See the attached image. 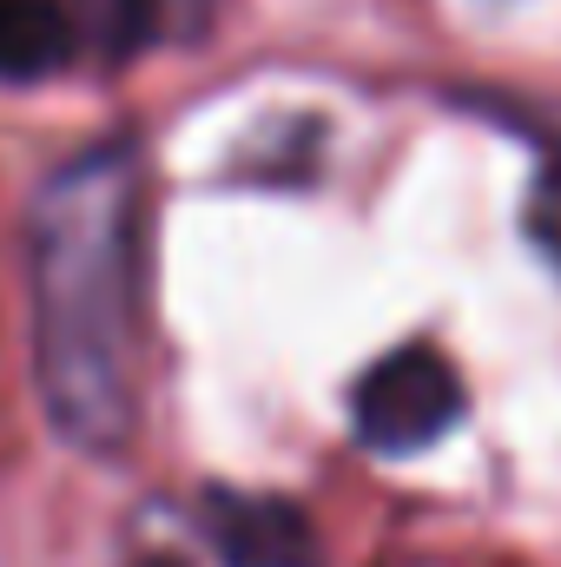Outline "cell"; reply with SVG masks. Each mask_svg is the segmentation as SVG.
I'll use <instances>...</instances> for the list:
<instances>
[{
	"mask_svg": "<svg viewBox=\"0 0 561 567\" xmlns=\"http://www.w3.org/2000/svg\"><path fill=\"white\" fill-rule=\"evenodd\" d=\"M205 535L225 555V567H324V542H317L310 515L284 495L212 488L205 495Z\"/></svg>",
	"mask_w": 561,
	"mask_h": 567,
	"instance_id": "cell-3",
	"label": "cell"
},
{
	"mask_svg": "<svg viewBox=\"0 0 561 567\" xmlns=\"http://www.w3.org/2000/svg\"><path fill=\"white\" fill-rule=\"evenodd\" d=\"M522 225H529V238H536V251L561 265V152L536 172V185H529V212H522Z\"/></svg>",
	"mask_w": 561,
	"mask_h": 567,
	"instance_id": "cell-6",
	"label": "cell"
},
{
	"mask_svg": "<svg viewBox=\"0 0 561 567\" xmlns=\"http://www.w3.org/2000/svg\"><path fill=\"white\" fill-rule=\"evenodd\" d=\"M73 47L80 33L67 0H0V80H47L73 60Z\"/></svg>",
	"mask_w": 561,
	"mask_h": 567,
	"instance_id": "cell-4",
	"label": "cell"
},
{
	"mask_svg": "<svg viewBox=\"0 0 561 567\" xmlns=\"http://www.w3.org/2000/svg\"><path fill=\"white\" fill-rule=\"evenodd\" d=\"M73 33L100 53V60H126L140 53L159 27V0H67Z\"/></svg>",
	"mask_w": 561,
	"mask_h": 567,
	"instance_id": "cell-5",
	"label": "cell"
},
{
	"mask_svg": "<svg viewBox=\"0 0 561 567\" xmlns=\"http://www.w3.org/2000/svg\"><path fill=\"white\" fill-rule=\"evenodd\" d=\"M27 251L47 423L86 455H120L140 429V158L93 145L47 172Z\"/></svg>",
	"mask_w": 561,
	"mask_h": 567,
	"instance_id": "cell-1",
	"label": "cell"
},
{
	"mask_svg": "<svg viewBox=\"0 0 561 567\" xmlns=\"http://www.w3.org/2000/svg\"><path fill=\"white\" fill-rule=\"evenodd\" d=\"M350 423H357V442L377 455H417L462 423V377L442 350L404 343L364 370L350 396Z\"/></svg>",
	"mask_w": 561,
	"mask_h": 567,
	"instance_id": "cell-2",
	"label": "cell"
},
{
	"mask_svg": "<svg viewBox=\"0 0 561 567\" xmlns=\"http://www.w3.org/2000/svg\"><path fill=\"white\" fill-rule=\"evenodd\" d=\"M133 567H185V561H172V555H145V561H133Z\"/></svg>",
	"mask_w": 561,
	"mask_h": 567,
	"instance_id": "cell-7",
	"label": "cell"
}]
</instances>
